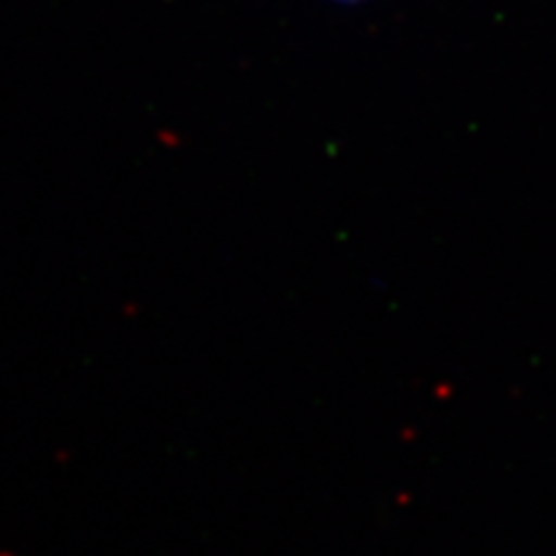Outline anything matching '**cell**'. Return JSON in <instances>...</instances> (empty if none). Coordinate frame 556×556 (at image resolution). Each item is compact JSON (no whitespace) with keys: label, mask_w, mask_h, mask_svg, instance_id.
Here are the masks:
<instances>
[{"label":"cell","mask_w":556,"mask_h":556,"mask_svg":"<svg viewBox=\"0 0 556 556\" xmlns=\"http://www.w3.org/2000/svg\"><path fill=\"white\" fill-rule=\"evenodd\" d=\"M345 3H353V0H345Z\"/></svg>","instance_id":"obj_1"}]
</instances>
